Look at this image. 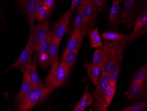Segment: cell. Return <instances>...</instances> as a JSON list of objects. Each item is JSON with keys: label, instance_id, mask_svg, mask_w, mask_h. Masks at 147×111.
Segmentation results:
<instances>
[{"label": "cell", "instance_id": "1", "mask_svg": "<svg viewBox=\"0 0 147 111\" xmlns=\"http://www.w3.org/2000/svg\"><path fill=\"white\" fill-rule=\"evenodd\" d=\"M55 89L45 86L32 89L21 100L16 101L18 111H28L45 100Z\"/></svg>", "mask_w": 147, "mask_h": 111}, {"label": "cell", "instance_id": "2", "mask_svg": "<svg viewBox=\"0 0 147 111\" xmlns=\"http://www.w3.org/2000/svg\"><path fill=\"white\" fill-rule=\"evenodd\" d=\"M52 28L48 21L30 26L29 44L33 50H35L49 36Z\"/></svg>", "mask_w": 147, "mask_h": 111}, {"label": "cell", "instance_id": "3", "mask_svg": "<svg viewBox=\"0 0 147 111\" xmlns=\"http://www.w3.org/2000/svg\"><path fill=\"white\" fill-rule=\"evenodd\" d=\"M70 70L63 63L52 68L45 80V86L52 88H61L68 79Z\"/></svg>", "mask_w": 147, "mask_h": 111}, {"label": "cell", "instance_id": "4", "mask_svg": "<svg viewBox=\"0 0 147 111\" xmlns=\"http://www.w3.org/2000/svg\"><path fill=\"white\" fill-rule=\"evenodd\" d=\"M110 84L109 74H102L99 77L95 84V89L93 92L92 103L97 111H107L105 107L104 100L106 92Z\"/></svg>", "mask_w": 147, "mask_h": 111}, {"label": "cell", "instance_id": "5", "mask_svg": "<svg viewBox=\"0 0 147 111\" xmlns=\"http://www.w3.org/2000/svg\"><path fill=\"white\" fill-rule=\"evenodd\" d=\"M134 28L129 35H126L125 41L127 44L142 36L147 32V5L144 6L134 21Z\"/></svg>", "mask_w": 147, "mask_h": 111}, {"label": "cell", "instance_id": "6", "mask_svg": "<svg viewBox=\"0 0 147 111\" xmlns=\"http://www.w3.org/2000/svg\"><path fill=\"white\" fill-rule=\"evenodd\" d=\"M123 4V22L128 27L134 25L142 8L136 0H119Z\"/></svg>", "mask_w": 147, "mask_h": 111}, {"label": "cell", "instance_id": "7", "mask_svg": "<svg viewBox=\"0 0 147 111\" xmlns=\"http://www.w3.org/2000/svg\"><path fill=\"white\" fill-rule=\"evenodd\" d=\"M74 11L70 8L54 24V40L61 43L63 37L68 30Z\"/></svg>", "mask_w": 147, "mask_h": 111}, {"label": "cell", "instance_id": "8", "mask_svg": "<svg viewBox=\"0 0 147 111\" xmlns=\"http://www.w3.org/2000/svg\"><path fill=\"white\" fill-rule=\"evenodd\" d=\"M104 59L100 67L102 74H109L114 69L118 60L117 52L115 48L104 44Z\"/></svg>", "mask_w": 147, "mask_h": 111}, {"label": "cell", "instance_id": "9", "mask_svg": "<svg viewBox=\"0 0 147 111\" xmlns=\"http://www.w3.org/2000/svg\"><path fill=\"white\" fill-rule=\"evenodd\" d=\"M54 32L52 31L47 39L40 45L35 50L34 57L39 66L43 69H47L49 67L48 62L47 51L49 45L54 38Z\"/></svg>", "mask_w": 147, "mask_h": 111}, {"label": "cell", "instance_id": "10", "mask_svg": "<svg viewBox=\"0 0 147 111\" xmlns=\"http://www.w3.org/2000/svg\"><path fill=\"white\" fill-rule=\"evenodd\" d=\"M82 14L87 25L90 28L94 26L96 17L100 12L102 11L98 6L93 3L80 6Z\"/></svg>", "mask_w": 147, "mask_h": 111}, {"label": "cell", "instance_id": "11", "mask_svg": "<svg viewBox=\"0 0 147 111\" xmlns=\"http://www.w3.org/2000/svg\"><path fill=\"white\" fill-rule=\"evenodd\" d=\"M147 82H131L128 91L127 99L133 101L143 98L147 96Z\"/></svg>", "mask_w": 147, "mask_h": 111}, {"label": "cell", "instance_id": "12", "mask_svg": "<svg viewBox=\"0 0 147 111\" xmlns=\"http://www.w3.org/2000/svg\"><path fill=\"white\" fill-rule=\"evenodd\" d=\"M19 4L26 13L30 26L35 25L37 8L42 0H18Z\"/></svg>", "mask_w": 147, "mask_h": 111}, {"label": "cell", "instance_id": "13", "mask_svg": "<svg viewBox=\"0 0 147 111\" xmlns=\"http://www.w3.org/2000/svg\"><path fill=\"white\" fill-rule=\"evenodd\" d=\"M33 49L30 48V46L28 43L25 48L23 50L18 60L11 65L7 70H6L5 73L7 72L11 69L18 68L21 69L26 68L28 64L33 63Z\"/></svg>", "mask_w": 147, "mask_h": 111}, {"label": "cell", "instance_id": "14", "mask_svg": "<svg viewBox=\"0 0 147 111\" xmlns=\"http://www.w3.org/2000/svg\"><path fill=\"white\" fill-rule=\"evenodd\" d=\"M84 37L78 30L73 29L71 36L67 41L65 51L62 58L67 55L68 52L80 49Z\"/></svg>", "mask_w": 147, "mask_h": 111}, {"label": "cell", "instance_id": "15", "mask_svg": "<svg viewBox=\"0 0 147 111\" xmlns=\"http://www.w3.org/2000/svg\"><path fill=\"white\" fill-rule=\"evenodd\" d=\"M109 20L115 25H118L123 22V10L119 0H113L110 11Z\"/></svg>", "mask_w": 147, "mask_h": 111}, {"label": "cell", "instance_id": "16", "mask_svg": "<svg viewBox=\"0 0 147 111\" xmlns=\"http://www.w3.org/2000/svg\"><path fill=\"white\" fill-rule=\"evenodd\" d=\"M61 43L53 39L49 45L47 51L48 62L49 66L52 68L55 67L59 64V56L58 54L59 48Z\"/></svg>", "mask_w": 147, "mask_h": 111}, {"label": "cell", "instance_id": "17", "mask_svg": "<svg viewBox=\"0 0 147 111\" xmlns=\"http://www.w3.org/2000/svg\"><path fill=\"white\" fill-rule=\"evenodd\" d=\"M21 70L23 74V81L21 88L16 97V101L21 100L33 89V84L29 75L25 69H22Z\"/></svg>", "mask_w": 147, "mask_h": 111}, {"label": "cell", "instance_id": "18", "mask_svg": "<svg viewBox=\"0 0 147 111\" xmlns=\"http://www.w3.org/2000/svg\"><path fill=\"white\" fill-rule=\"evenodd\" d=\"M73 29L78 30L84 37L88 35L91 28L87 25L82 14L80 6L78 7L76 17L73 23Z\"/></svg>", "mask_w": 147, "mask_h": 111}, {"label": "cell", "instance_id": "19", "mask_svg": "<svg viewBox=\"0 0 147 111\" xmlns=\"http://www.w3.org/2000/svg\"><path fill=\"white\" fill-rule=\"evenodd\" d=\"M26 70L30 77L33 84V89L45 86L38 74L35 65L32 63L28 64L26 67Z\"/></svg>", "mask_w": 147, "mask_h": 111}, {"label": "cell", "instance_id": "20", "mask_svg": "<svg viewBox=\"0 0 147 111\" xmlns=\"http://www.w3.org/2000/svg\"><path fill=\"white\" fill-rule=\"evenodd\" d=\"M83 64L86 69L90 79L92 83L95 85L100 76V67L93 63L86 62L83 63Z\"/></svg>", "mask_w": 147, "mask_h": 111}, {"label": "cell", "instance_id": "21", "mask_svg": "<svg viewBox=\"0 0 147 111\" xmlns=\"http://www.w3.org/2000/svg\"><path fill=\"white\" fill-rule=\"evenodd\" d=\"M90 38V46L92 48H100L103 47L101 40V36L100 35L97 28L91 29V28L88 34Z\"/></svg>", "mask_w": 147, "mask_h": 111}, {"label": "cell", "instance_id": "22", "mask_svg": "<svg viewBox=\"0 0 147 111\" xmlns=\"http://www.w3.org/2000/svg\"><path fill=\"white\" fill-rule=\"evenodd\" d=\"M42 1L39 4L36 12V20L39 24L46 21L47 19L51 15L52 11H49L45 9L44 6Z\"/></svg>", "mask_w": 147, "mask_h": 111}, {"label": "cell", "instance_id": "23", "mask_svg": "<svg viewBox=\"0 0 147 111\" xmlns=\"http://www.w3.org/2000/svg\"><path fill=\"white\" fill-rule=\"evenodd\" d=\"M93 101V97L89 91V86H86L83 95L76 106L86 108L92 104Z\"/></svg>", "mask_w": 147, "mask_h": 111}, {"label": "cell", "instance_id": "24", "mask_svg": "<svg viewBox=\"0 0 147 111\" xmlns=\"http://www.w3.org/2000/svg\"><path fill=\"white\" fill-rule=\"evenodd\" d=\"M78 54V50L68 52L67 55L62 58L61 63H63L69 70H71L75 63Z\"/></svg>", "mask_w": 147, "mask_h": 111}, {"label": "cell", "instance_id": "25", "mask_svg": "<svg viewBox=\"0 0 147 111\" xmlns=\"http://www.w3.org/2000/svg\"><path fill=\"white\" fill-rule=\"evenodd\" d=\"M126 35L118 32H106L101 35L105 40L109 42H118L125 40Z\"/></svg>", "mask_w": 147, "mask_h": 111}, {"label": "cell", "instance_id": "26", "mask_svg": "<svg viewBox=\"0 0 147 111\" xmlns=\"http://www.w3.org/2000/svg\"><path fill=\"white\" fill-rule=\"evenodd\" d=\"M116 87L117 84H110L108 89H107L104 100L105 106L106 109H108V107L111 103L113 98L114 97L116 92Z\"/></svg>", "mask_w": 147, "mask_h": 111}, {"label": "cell", "instance_id": "27", "mask_svg": "<svg viewBox=\"0 0 147 111\" xmlns=\"http://www.w3.org/2000/svg\"><path fill=\"white\" fill-rule=\"evenodd\" d=\"M133 82H147V65L144 64L138 69L132 79Z\"/></svg>", "mask_w": 147, "mask_h": 111}, {"label": "cell", "instance_id": "28", "mask_svg": "<svg viewBox=\"0 0 147 111\" xmlns=\"http://www.w3.org/2000/svg\"><path fill=\"white\" fill-rule=\"evenodd\" d=\"M104 59V50L103 46L102 48L97 49L94 52L92 57V63L99 66L100 67Z\"/></svg>", "mask_w": 147, "mask_h": 111}, {"label": "cell", "instance_id": "29", "mask_svg": "<svg viewBox=\"0 0 147 111\" xmlns=\"http://www.w3.org/2000/svg\"><path fill=\"white\" fill-rule=\"evenodd\" d=\"M147 106L146 102H139L133 104L122 109V111H144Z\"/></svg>", "mask_w": 147, "mask_h": 111}, {"label": "cell", "instance_id": "30", "mask_svg": "<svg viewBox=\"0 0 147 111\" xmlns=\"http://www.w3.org/2000/svg\"><path fill=\"white\" fill-rule=\"evenodd\" d=\"M43 4L45 9L51 11L55 4V0H43Z\"/></svg>", "mask_w": 147, "mask_h": 111}, {"label": "cell", "instance_id": "31", "mask_svg": "<svg viewBox=\"0 0 147 111\" xmlns=\"http://www.w3.org/2000/svg\"><path fill=\"white\" fill-rule=\"evenodd\" d=\"M92 3L95 4L103 11L106 5L107 0H90Z\"/></svg>", "mask_w": 147, "mask_h": 111}, {"label": "cell", "instance_id": "32", "mask_svg": "<svg viewBox=\"0 0 147 111\" xmlns=\"http://www.w3.org/2000/svg\"><path fill=\"white\" fill-rule=\"evenodd\" d=\"M83 0H72L70 9L75 10L77 7H78L82 5Z\"/></svg>", "mask_w": 147, "mask_h": 111}, {"label": "cell", "instance_id": "33", "mask_svg": "<svg viewBox=\"0 0 147 111\" xmlns=\"http://www.w3.org/2000/svg\"><path fill=\"white\" fill-rule=\"evenodd\" d=\"M86 108H83L79 106H76L75 108L74 109L73 111H84Z\"/></svg>", "mask_w": 147, "mask_h": 111}]
</instances>
